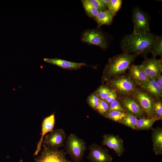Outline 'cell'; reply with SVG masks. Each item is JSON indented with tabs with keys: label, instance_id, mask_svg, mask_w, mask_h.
I'll list each match as a JSON object with an SVG mask.
<instances>
[{
	"label": "cell",
	"instance_id": "obj_1",
	"mask_svg": "<svg viewBox=\"0 0 162 162\" xmlns=\"http://www.w3.org/2000/svg\"><path fill=\"white\" fill-rule=\"evenodd\" d=\"M157 36L149 32L145 34H132L124 37L121 44L123 52L130 54L146 52Z\"/></svg>",
	"mask_w": 162,
	"mask_h": 162
},
{
	"label": "cell",
	"instance_id": "obj_2",
	"mask_svg": "<svg viewBox=\"0 0 162 162\" xmlns=\"http://www.w3.org/2000/svg\"><path fill=\"white\" fill-rule=\"evenodd\" d=\"M138 54L123 52L110 58L104 70V76L106 79L112 78L124 73Z\"/></svg>",
	"mask_w": 162,
	"mask_h": 162
},
{
	"label": "cell",
	"instance_id": "obj_3",
	"mask_svg": "<svg viewBox=\"0 0 162 162\" xmlns=\"http://www.w3.org/2000/svg\"><path fill=\"white\" fill-rule=\"evenodd\" d=\"M65 152L74 162H81L87 149L85 141L76 135L70 134L67 138L64 145Z\"/></svg>",
	"mask_w": 162,
	"mask_h": 162
},
{
	"label": "cell",
	"instance_id": "obj_4",
	"mask_svg": "<svg viewBox=\"0 0 162 162\" xmlns=\"http://www.w3.org/2000/svg\"><path fill=\"white\" fill-rule=\"evenodd\" d=\"M109 83L110 86L120 94H130L136 89L135 82L128 76H122L112 78Z\"/></svg>",
	"mask_w": 162,
	"mask_h": 162
},
{
	"label": "cell",
	"instance_id": "obj_5",
	"mask_svg": "<svg viewBox=\"0 0 162 162\" xmlns=\"http://www.w3.org/2000/svg\"><path fill=\"white\" fill-rule=\"evenodd\" d=\"M67 138L64 130L62 128L53 130L45 136L43 140V147L49 148L58 149L64 146Z\"/></svg>",
	"mask_w": 162,
	"mask_h": 162
},
{
	"label": "cell",
	"instance_id": "obj_6",
	"mask_svg": "<svg viewBox=\"0 0 162 162\" xmlns=\"http://www.w3.org/2000/svg\"><path fill=\"white\" fill-rule=\"evenodd\" d=\"M40 154L34 159V162H71L66 157L64 150L43 147Z\"/></svg>",
	"mask_w": 162,
	"mask_h": 162
},
{
	"label": "cell",
	"instance_id": "obj_7",
	"mask_svg": "<svg viewBox=\"0 0 162 162\" xmlns=\"http://www.w3.org/2000/svg\"><path fill=\"white\" fill-rule=\"evenodd\" d=\"M133 20L134 25L133 33L140 34L149 32L148 18L146 14L138 8L133 10Z\"/></svg>",
	"mask_w": 162,
	"mask_h": 162
},
{
	"label": "cell",
	"instance_id": "obj_8",
	"mask_svg": "<svg viewBox=\"0 0 162 162\" xmlns=\"http://www.w3.org/2000/svg\"><path fill=\"white\" fill-rule=\"evenodd\" d=\"M89 152L87 158L90 162H112L113 158L108 150L96 144L93 143L88 147Z\"/></svg>",
	"mask_w": 162,
	"mask_h": 162
},
{
	"label": "cell",
	"instance_id": "obj_9",
	"mask_svg": "<svg viewBox=\"0 0 162 162\" xmlns=\"http://www.w3.org/2000/svg\"><path fill=\"white\" fill-rule=\"evenodd\" d=\"M140 66L149 78L156 80L161 75L162 72V59L155 58H146Z\"/></svg>",
	"mask_w": 162,
	"mask_h": 162
},
{
	"label": "cell",
	"instance_id": "obj_10",
	"mask_svg": "<svg viewBox=\"0 0 162 162\" xmlns=\"http://www.w3.org/2000/svg\"><path fill=\"white\" fill-rule=\"evenodd\" d=\"M133 96L138 101L147 115V118L153 117L154 99L148 93L140 90L135 89Z\"/></svg>",
	"mask_w": 162,
	"mask_h": 162
},
{
	"label": "cell",
	"instance_id": "obj_11",
	"mask_svg": "<svg viewBox=\"0 0 162 162\" xmlns=\"http://www.w3.org/2000/svg\"><path fill=\"white\" fill-rule=\"evenodd\" d=\"M81 40L83 42L89 44L99 46L105 49L107 45L105 38L103 33L96 29L87 30L83 33Z\"/></svg>",
	"mask_w": 162,
	"mask_h": 162
},
{
	"label": "cell",
	"instance_id": "obj_12",
	"mask_svg": "<svg viewBox=\"0 0 162 162\" xmlns=\"http://www.w3.org/2000/svg\"><path fill=\"white\" fill-rule=\"evenodd\" d=\"M103 146H106L113 150L119 157H121L124 151L123 141L118 136L113 134H106L103 137Z\"/></svg>",
	"mask_w": 162,
	"mask_h": 162
},
{
	"label": "cell",
	"instance_id": "obj_13",
	"mask_svg": "<svg viewBox=\"0 0 162 162\" xmlns=\"http://www.w3.org/2000/svg\"><path fill=\"white\" fill-rule=\"evenodd\" d=\"M121 103L125 110H126L128 112L136 117L142 116L144 115V110L133 97H125L122 99Z\"/></svg>",
	"mask_w": 162,
	"mask_h": 162
},
{
	"label": "cell",
	"instance_id": "obj_14",
	"mask_svg": "<svg viewBox=\"0 0 162 162\" xmlns=\"http://www.w3.org/2000/svg\"><path fill=\"white\" fill-rule=\"evenodd\" d=\"M55 121V116L54 113L46 117L43 120L41 125V137L38 143L37 148L34 154V156L37 155L40 151L43 140L46 134L53 130Z\"/></svg>",
	"mask_w": 162,
	"mask_h": 162
},
{
	"label": "cell",
	"instance_id": "obj_15",
	"mask_svg": "<svg viewBox=\"0 0 162 162\" xmlns=\"http://www.w3.org/2000/svg\"><path fill=\"white\" fill-rule=\"evenodd\" d=\"M128 77L141 86L147 83L150 78L142 69L140 65L133 64L130 67Z\"/></svg>",
	"mask_w": 162,
	"mask_h": 162
},
{
	"label": "cell",
	"instance_id": "obj_16",
	"mask_svg": "<svg viewBox=\"0 0 162 162\" xmlns=\"http://www.w3.org/2000/svg\"><path fill=\"white\" fill-rule=\"evenodd\" d=\"M43 60L47 63L69 70H76L83 66H88L84 63L75 62L58 58H45Z\"/></svg>",
	"mask_w": 162,
	"mask_h": 162
},
{
	"label": "cell",
	"instance_id": "obj_17",
	"mask_svg": "<svg viewBox=\"0 0 162 162\" xmlns=\"http://www.w3.org/2000/svg\"><path fill=\"white\" fill-rule=\"evenodd\" d=\"M153 150L156 155L162 154V130L159 127L152 129Z\"/></svg>",
	"mask_w": 162,
	"mask_h": 162
},
{
	"label": "cell",
	"instance_id": "obj_18",
	"mask_svg": "<svg viewBox=\"0 0 162 162\" xmlns=\"http://www.w3.org/2000/svg\"><path fill=\"white\" fill-rule=\"evenodd\" d=\"M114 15L108 10L99 11L94 19L97 23V28L103 25H110L112 23Z\"/></svg>",
	"mask_w": 162,
	"mask_h": 162
},
{
	"label": "cell",
	"instance_id": "obj_19",
	"mask_svg": "<svg viewBox=\"0 0 162 162\" xmlns=\"http://www.w3.org/2000/svg\"><path fill=\"white\" fill-rule=\"evenodd\" d=\"M141 86L156 99H159L162 97V90L158 86L156 80L150 78L149 81L147 83Z\"/></svg>",
	"mask_w": 162,
	"mask_h": 162
},
{
	"label": "cell",
	"instance_id": "obj_20",
	"mask_svg": "<svg viewBox=\"0 0 162 162\" xmlns=\"http://www.w3.org/2000/svg\"><path fill=\"white\" fill-rule=\"evenodd\" d=\"M157 119L153 116L151 118H141L137 120L136 124V129L147 130L150 128Z\"/></svg>",
	"mask_w": 162,
	"mask_h": 162
},
{
	"label": "cell",
	"instance_id": "obj_21",
	"mask_svg": "<svg viewBox=\"0 0 162 162\" xmlns=\"http://www.w3.org/2000/svg\"><path fill=\"white\" fill-rule=\"evenodd\" d=\"M106 5L108 10L114 16L120 8L122 1L121 0H102Z\"/></svg>",
	"mask_w": 162,
	"mask_h": 162
},
{
	"label": "cell",
	"instance_id": "obj_22",
	"mask_svg": "<svg viewBox=\"0 0 162 162\" xmlns=\"http://www.w3.org/2000/svg\"><path fill=\"white\" fill-rule=\"evenodd\" d=\"M86 12L90 17L94 20L99 11L90 2L89 0L81 1Z\"/></svg>",
	"mask_w": 162,
	"mask_h": 162
},
{
	"label": "cell",
	"instance_id": "obj_23",
	"mask_svg": "<svg viewBox=\"0 0 162 162\" xmlns=\"http://www.w3.org/2000/svg\"><path fill=\"white\" fill-rule=\"evenodd\" d=\"M149 52L155 57L161 55L162 54V38L161 36L157 37L152 44Z\"/></svg>",
	"mask_w": 162,
	"mask_h": 162
},
{
	"label": "cell",
	"instance_id": "obj_24",
	"mask_svg": "<svg viewBox=\"0 0 162 162\" xmlns=\"http://www.w3.org/2000/svg\"><path fill=\"white\" fill-rule=\"evenodd\" d=\"M127 112L118 111L108 112L105 117L115 122L120 123L126 115Z\"/></svg>",
	"mask_w": 162,
	"mask_h": 162
},
{
	"label": "cell",
	"instance_id": "obj_25",
	"mask_svg": "<svg viewBox=\"0 0 162 162\" xmlns=\"http://www.w3.org/2000/svg\"><path fill=\"white\" fill-rule=\"evenodd\" d=\"M137 121L136 117L129 113L127 112L126 115L123 118L121 123L133 129H136V124Z\"/></svg>",
	"mask_w": 162,
	"mask_h": 162
},
{
	"label": "cell",
	"instance_id": "obj_26",
	"mask_svg": "<svg viewBox=\"0 0 162 162\" xmlns=\"http://www.w3.org/2000/svg\"><path fill=\"white\" fill-rule=\"evenodd\" d=\"M154 100L153 106V116L158 120L162 119V102L159 99Z\"/></svg>",
	"mask_w": 162,
	"mask_h": 162
},
{
	"label": "cell",
	"instance_id": "obj_27",
	"mask_svg": "<svg viewBox=\"0 0 162 162\" xmlns=\"http://www.w3.org/2000/svg\"><path fill=\"white\" fill-rule=\"evenodd\" d=\"M111 91L107 87L101 86L99 87L96 91V94L100 99L105 100L106 98Z\"/></svg>",
	"mask_w": 162,
	"mask_h": 162
},
{
	"label": "cell",
	"instance_id": "obj_28",
	"mask_svg": "<svg viewBox=\"0 0 162 162\" xmlns=\"http://www.w3.org/2000/svg\"><path fill=\"white\" fill-rule=\"evenodd\" d=\"M100 98L96 94H93L88 98L87 101L88 104L92 109L96 110L100 102Z\"/></svg>",
	"mask_w": 162,
	"mask_h": 162
},
{
	"label": "cell",
	"instance_id": "obj_29",
	"mask_svg": "<svg viewBox=\"0 0 162 162\" xmlns=\"http://www.w3.org/2000/svg\"><path fill=\"white\" fill-rule=\"evenodd\" d=\"M109 104L104 100L100 98L99 104L96 110L100 114L105 116L108 111Z\"/></svg>",
	"mask_w": 162,
	"mask_h": 162
},
{
	"label": "cell",
	"instance_id": "obj_30",
	"mask_svg": "<svg viewBox=\"0 0 162 162\" xmlns=\"http://www.w3.org/2000/svg\"><path fill=\"white\" fill-rule=\"evenodd\" d=\"M113 111L125 112V111L122 106L121 102L117 100L109 105L108 112Z\"/></svg>",
	"mask_w": 162,
	"mask_h": 162
},
{
	"label": "cell",
	"instance_id": "obj_31",
	"mask_svg": "<svg viewBox=\"0 0 162 162\" xmlns=\"http://www.w3.org/2000/svg\"><path fill=\"white\" fill-rule=\"evenodd\" d=\"M89 1L99 11L107 10V6L102 0H89Z\"/></svg>",
	"mask_w": 162,
	"mask_h": 162
},
{
	"label": "cell",
	"instance_id": "obj_32",
	"mask_svg": "<svg viewBox=\"0 0 162 162\" xmlns=\"http://www.w3.org/2000/svg\"><path fill=\"white\" fill-rule=\"evenodd\" d=\"M117 93L114 89H111L108 95L104 100L108 104L113 102L117 100Z\"/></svg>",
	"mask_w": 162,
	"mask_h": 162
},
{
	"label": "cell",
	"instance_id": "obj_33",
	"mask_svg": "<svg viewBox=\"0 0 162 162\" xmlns=\"http://www.w3.org/2000/svg\"><path fill=\"white\" fill-rule=\"evenodd\" d=\"M157 80L156 81L157 84L160 88L162 90V75L160 76L157 78Z\"/></svg>",
	"mask_w": 162,
	"mask_h": 162
},
{
	"label": "cell",
	"instance_id": "obj_34",
	"mask_svg": "<svg viewBox=\"0 0 162 162\" xmlns=\"http://www.w3.org/2000/svg\"><path fill=\"white\" fill-rule=\"evenodd\" d=\"M23 160L22 159L20 160L19 162H22Z\"/></svg>",
	"mask_w": 162,
	"mask_h": 162
}]
</instances>
